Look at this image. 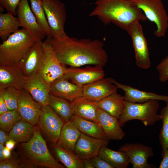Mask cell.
I'll return each mask as SVG.
<instances>
[{
  "mask_svg": "<svg viewBox=\"0 0 168 168\" xmlns=\"http://www.w3.org/2000/svg\"><path fill=\"white\" fill-rule=\"evenodd\" d=\"M45 41L52 46L59 62L72 67L90 65L105 66L108 56L101 40L78 39L67 35L62 38L47 37Z\"/></svg>",
  "mask_w": 168,
  "mask_h": 168,
  "instance_id": "6da1fadb",
  "label": "cell"
},
{
  "mask_svg": "<svg viewBox=\"0 0 168 168\" xmlns=\"http://www.w3.org/2000/svg\"><path fill=\"white\" fill-rule=\"evenodd\" d=\"M89 16H97L106 26L111 23L125 30L131 23L147 19L133 0H97Z\"/></svg>",
  "mask_w": 168,
  "mask_h": 168,
  "instance_id": "7a4b0ae2",
  "label": "cell"
},
{
  "mask_svg": "<svg viewBox=\"0 0 168 168\" xmlns=\"http://www.w3.org/2000/svg\"><path fill=\"white\" fill-rule=\"evenodd\" d=\"M36 41L24 28L11 34L0 44V65H18Z\"/></svg>",
  "mask_w": 168,
  "mask_h": 168,
  "instance_id": "3957f363",
  "label": "cell"
},
{
  "mask_svg": "<svg viewBox=\"0 0 168 168\" xmlns=\"http://www.w3.org/2000/svg\"><path fill=\"white\" fill-rule=\"evenodd\" d=\"M21 147L24 155L34 166L49 168H64L50 153L39 128H35L32 138L29 141L23 143Z\"/></svg>",
  "mask_w": 168,
  "mask_h": 168,
  "instance_id": "277c9868",
  "label": "cell"
},
{
  "mask_svg": "<svg viewBox=\"0 0 168 168\" xmlns=\"http://www.w3.org/2000/svg\"><path fill=\"white\" fill-rule=\"evenodd\" d=\"M160 104L157 100H151L142 103L126 101L124 110L119 119L122 127L128 121L137 119L146 126L152 125L161 120L158 114Z\"/></svg>",
  "mask_w": 168,
  "mask_h": 168,
  "instance_id": "5b68a950",
  "label": "cell"
},
{
  "mask_svg": "<svg viewBox=\"0 0 168 168\" xmlns=\"http://www.w3.org/2000/svg\"><path fill=\"white\" fill-rule=\"evenodd\" d=\"M147 19L156 26L154 35L165 37L168 28V15L161 0H133Z\"/></svg>",
  "mask_w": 168,
  "mask_h": 168,
  "instance_id": "8992f818",
  "label": "cell"
},
{
  "mask_svg": "<svg viewBox=\"0 0 168 168\" xmlns=\"http://www.w3.org/2000/svg\"><path fill=\"white\" fill-rule=\"evenodd\" d=\"M42 2L53 37L63 38L67 35L64 27L67 17L64 4L59 0H42Z\"/></svg>",
  "mask_w": 168,
  "mask_h": 168,
  "instance_id": "52a82bcc",
  "label": "cell"
},
{
  "mask_svg": "<svg viewBox=\"0 0 168 168\" xmlns=\"http://www.w3.org/2000/svg\"><path fill=\"white\" fill-rule=\"evenodd\" d=\"M125 30L132 40L137 66L142 69L149 68L151 65L149 53L141 25L139 21L133 22L128 25Z\"/></svg>",
  "mask_w": 168,
  "mask_h": 168,
  "instance_id": "ba28073f",
  "label": "cell"
},
{
  "mask_svg": "<svg viewBox=\"0 0 168 168\" xmlns=\"http://www.w3.org/2000/svg\"><path fill=\"white\" fill-rule=\"evenodd\" d=\"M44 58L39 71L48 82L50 84L56 80L64 77L67 68L59 61L51 45L45 41L42 42Z\"/></svg>",
  "mask_w": 168,
  "mask_h": 168,
  "instance_id": "9c48e42d",
  "label": "cell"
},
{
  "mask_svg": "<svg viewBox=\"0 0 168 168\" xmlns=\"http://www.w3.org/2000/svg\"><path fill=\"white\" fill-rule=\"evenodd\" d=\"M65 122L48 105L42 106L37 124L49 140L57 143Z\"/></svg>",
  "mask_w": 168,
  "mask_h": 168,
  "instance_id": "30bf717a",
  "label": "cell"
},
{
  "mask_svg": "<svg viewBox=\"0 0 168 168\" xmlns=\"http://www.w3.org/2000/svg\"><path fill=\"white\" fill-rule=\"evenodd\" d=\"M118 151L125 152L129 157L133 168H156L147 162L148 159L154 156L152 148L139 143H126Z\"/></svg>",
  "mask_w": 168,
  "mask_h": 168,
  "instance_id": "8fae6325",
  "label": "cell"
},
{
  "mask_svg": "<svg viewBox=\"0 0 168 168\" xmlns=\"http://www.w3.org/2000/svg\"><path fill=\"white\" fill-rule=\"evenodd\" d=\"M103 67L94 65L84 68L70 67L67 68L64 77L78 85L83 86L104 78Z\"/></svg>",
  "mask_w": 168,
  "mask_h": 168,
  "instance_id": "7c38bea8",
  "label": "cell"
},
{
  "mask_svg": "<svg viewBox=\"0 0 168 168\" xmlns=\"http://www.w3.org/2000/svg\"><path fill=\"white\" fill-rule=\"evenodd\" d=\"M16 15L20 27L29 31L37 41H42L46 36L33 13L28 0L21 1L17 9Z\"/></svg>",
  "mask_w": 168,
  "mask_h": 168,
  "instance_id": "4fadbf2b",
  "label": "cell"
},
{
  "mask_svg": "<svg viewBox=\"0 0 168 168\" xmlns=\"http://www.w3.org/2000/svg\"><path fill=\"white\" fill-rule=\"evenodd\" d=\"M42 106L27 91L19 90L17 110L22 119L33 125L37 124Z\"/></svg>",
  "mask_w": 168,
  "mask_h": 168,
  "instance_id": "5bb4252c",
  "label": "cell"
},
{
  "mask_svg": "<svg viewBox=\"0 0 168 168\" xmlns=\"http://www.w3.org/2000/svg\"><path fill=\"white\" fill-rule=\"evenodd\" d=\"M42 106L48 104L50 84L39 72L26 77L24 88Z\"/></svg>",
  "mask_w": 168,
  "mask_h": 168,
  "instance_id": "9a60e30c",
  "label": "cell"
},
{
  "mask_svg": "<svg viewBox=\"0 0 168 168\" xmlns=\"http://www.w3.org/2000/svg\"><path fill=\"white\" fill-rule=\"evenodd\" d=\"M109 142V140L96 138L81 133L74 152L82 160L89 159L98 156L102 148L107 147Z\"/></svg>",
  "mask_w": 168,
  "mask_h": 168,
  "instance_id": "2e32d148",
  "label": "cell"
},
{
  "mask_svg": "<svg viewBox=\"0 0 168 168\" xmlns=\"http://www.w3.org/2000/svg\"><path fill=\"white\" fill-rule=\"evenodd\" d=\"M42 42H35L18 64L26 77L39 72L41 68L44 58Z\"/></svg>",
  "mask_w": 168,
  "mask_h": 168,
  "instance_id": "e0dca14e",
  "label": "cell"
},
{
  "mask_svg": "<svg viewBox=\"0 0 168 168\" xmlns=\"http://www.w3.org/2000/svg\"><path fill=\"white\" fill-rule=\"evenodd\" d=\"M118 88L110 78H103L82 86L83 97L98 102L117 91Z\"/></svg>",
  "mask_w": 168,
  "mask_h": 168,
  "instance_id": "ac0fdd59",
  "label": "cell"
},
{
  "mask_svg": "<svg viewBox=\"0 0 168 168\" xmlns=\"http://www.w3.org/2000/svg\"><path fill=\"white\" fill-rule=\"evenodd\" d=\"M26 79L18 65H0V90L9 87L20 90L24 88Z\"/></svg>",
  "mask_w": 168,
  "mask_h": 168,
  "instance_id": "d6986e66",
  "label": "cell"
},
{
  "mask_svg": "<svg viewBox=\"0 0 168 168\" xmlns=\"http://www.w3.org/2000/svg\"><path fill=\"white\" fill-rule=\"evenodd\" d=\"M50 93L72 102L83 96L82 86L63 77L50 84Z\"/></svg>",
  "mask_w": 168,
  "mask_h": 168,
  "instance_id": "ffe728a7",
  "label": "cell"
},
{
  "mask_svg": "<svg viewBox=\"0 0 168 168\" xmlns=\"http://www.w3.org/2000/svg\"><path fill=\"white\" fill-rule=\"evenodd\" d=\"M110 80L118 89H120L124 91V95L123 96L126 101L136 103H142L151 100H162L166 103L168 101V96L141 91L130 86L120 83L111 78Z\"/></svg>",
  "mask_w": 168,
  "mask_h": 168,
  "instance_id": "44dd1931",
  "label": "cell"
},
{
  "mask_svg": "<svg viewBox=\"0 0 168 168\" xmlns=\"http://www.w3.org/2000/svg\"><path fill=\"white\" fill-rule=\"evenodd\" d=\"M97 118L101 128L109 140H118L124 138L125 134L116 117L98 108Z\"/></svg>",
  "mask_w": 168,
  "mask_h": 168,
  "instance_id": "7402d4cb",
  "label": "cell"
},
{
  "mask_svg": "<svg viewBox=\"0 0 168 168\" xmlns=\"http://www.w3.org/2000/svg\"><path fill=\"white\" fill-rule=\"evenodd\" d=\"M74 114L100 124L97 118V102L82 96L71 102Z\"/></svg>",
  "mask_w": 168,
  "mask_h": 168,
  "instance_id": "603a6c76",
  "label": "cell"
},
{
  "mask_svg": "<svg viewBox=\"0 0 168 168\" xmlns=\"http://www.w3.org/2000/svg\"><path fill=\"white\" fill-rule=\"evenodd\" d=\"M81 133L71 121H68L64 123L57 143L63 148L74 152Z\"/></svg>",
  "mask_w": 168,
  "mask_h": 168,
  "instance_id": "cb8c5ba5",
  "label": "cell"
},
{
  "mask_svg": "<svg viewBox=\"0 0 168 168\" xmlns=\"http://www.w3.org/2000/svg\"><path fill=\"white\" fill-rule=\"evenodd\" d=\"M126 100L124 96L115 92L97 102L99 108L119 119L125 108Z\"/></svg>",
  "mask_w": 168,
  "mask_h": 168,
  "instance_id": "d4e9b609",
  "label": "cell"
},
{
  "mask_svg": "<svg viewBox=\"0 0 168 168\" xmlns=\"http://www.w3.org/2000/svg\"><path fill=\"white\" fill-rule=\"evenodd\" d=\"M70 121L82 133L96 138L109 140L100 125L94 121L75 114L72 116Z\"/></svg>",
  "mask_w": 168,
  "mask_h": 168,
  "instance_id": "484cf974",
  "label": "cell"
},
{
  "mask_svg": "<svg viewBox=\"0 0 168 168\" xmlns=\"http://www.w3.org/2000/svg\"><path fill=\"white\" fill-rule=\"evenodd\" d=\"M48 105L65 123L74 114L71 102L50 93Z\"/></svg>",
  "mask_w": 168,
  "mask_h": 168,
  "instance_id": "4316f807",
  "label": "cell"
},
{
  "mask_svg": "<svg viewBox=\"0 0 168 168\" xmlns=\"http://www.w3.org/2000/svg\"><path fill=\"white\" fill-rule=\"evenodd\" d=\"M98 156L112 166L114 168H126L130 163L129 157L124 152L115 151L104 147Z\"/></svg>",
  "mask_w": 168,
  "mask_h": 168,
  "instance_id": "83f0119b",
  "label": "cell"
},
{
  "mask_svg": "<svg viewBox=\"0 0 168 168\" xmlns=\"http://www.w3.org/2000/svg\"><path fill=\"white\" fill-rule=\"evenodd\" d=\"M35 128L33 125L21 119L10 131L8 136L16 142H27L32 137Z\"/></svg>",
  "mask_w": 168,
  "mask_h": 168,
  "instance_id": "f1b7e54d",
  "label": "cell"
},
{
  "mask_svg": "<svg viewBox=\"0 0 168 168\" xmlns=\"http://www.w3.org/2000/svg\"><path fill=\"white\" fill-rule=\"evenodd\" d=\"M54 152L58 161L67 168H83V160L73 152L66 149L57 143L54 144Z\"/></svg>",
  "mask_w": 168,
  "mask_h": 168,
  "instance_id": "f546056e",
  "label": "cell"
},
{
  "mask_svg": "<svg viewBox=\"0 0 168 168\" xmlns=\"http://www.w3.org/2000/svg\"><path fill=\"white\" fill-rule=\"evenodd\" d=\"M20 27L18 18L8 13H0V37L4 41L11 34L16 32Z\"/></svg>",
  "mask_w": 168,
  "mask_h": 168,
  "instance_id": "4dcf8cb0",
  "label": "cell"
},
{
  "mask_svg": "<svg viewBox=\"0 0 168 168\" xmlns=\"http://www.w3.org/2000/svg\"><path fill=\"white\" fill-rule=\"evenodd\" d=\"M31 8L40 26L47 38L53 37L43 5L42 0H29Z\"/></svg>",
  "mask_w": 168,
  "mask_h": 168,
  "instance_id": "1f68e13d",
  "label": "cell"
},
{
  "mask_svg": "<svg viewBox=\"0 0 168 168\" xmlns=\"http://www.w3.org/2000/svg\"><path fill=\"white\" fill-rule=\"evenodd\" d=\"M21 119L17 110H9L0 115V128L6 132H9L14 126Z\"/></svg>",
  "mask_w": 168,
  "mask_h": 168,
  "instance_id": "d6a6232c",
  "label": "cell"
},
{
  "mask_svg": "<svg viewBox=\"0 0 168 168\" xmlns=\"http://www.w3.org/2000/svg\"><path fill=\"white\" fill-rule=\"evenodd\" d=\"M166 103V106L161 110L160 114L162 126L159 138L162 149L168 148V101Z\"/></svg>",
  "mask_w": 168,
  "mask_h": 168,
  "instance_id": "836d02e7",
  "label": "cell"
},
{
  "mask_svg": "<svg viewBox=\"0 0 168 168\" xmlns=\"http://www.w3.org/2000/svg\"><path fill=\"white\" fill-rule=\"evenodd\" d=\"M19 90L9 87L0 90L1 95L9 110H17Z\"/></svg>",
  "mask_w": 168,
  "mask_h": 168,
  "instance_id": "e575fe53",
  "label": "cell"
},
{
  "mask_svg": "<svg viewBox=\"0 0 168 168\" xmlns=\"http://www.w3.org/2000/svg\"><path fill=\"white\" fill-rule=\"evenodd\" d=\"M159 80L161 82L168 81V56L166 57L157 66Z\"/></svg>",
  "mask_w": 168,
  "mask_h": 168,
  "instance_id": "d590c367",
  "label": "cell"
},
{
  "mask_svg": "<svg viewBox=\"0 0 168 168\" xmlns=\"http://www.w3.org/2000/svg\"><path fill=\"white\" fill-rule=\"evenodd\" d=\"M22 0H0V7L4 8L7 13L16 15L17 7Z\"/></svg>",
  "mask_w": 168,
  "mask_h": 168,
  "instance_id": "8d00e7d4",
  "label": "cell"
},
{
  "mask_svg": "<svg viewBox=\"0 0 168 168\" xmlns=\"http://www.w3.org/2000/svg\"><path fill=\"white\" fill-rule=\"evenodd\" d=\"M89 159L95 168H114L112 166L98 156Z\"/></svg>",
  "mask_w": 168,
  "mask_h": 168,
  "instance_id": "74e56055",
  "label": "cell"
},
{
  "mask_svg": "<svg viewBox=\"0 0 168 168\" xmlns=\"http://www.w3.org/2000/svg\"><path fill=\"white\" fill-rule=\"evenodd\" d=\"M21 166L16 159L10 157L0 163V168H17Z\"/></svg>",
  "mask_w": 168,
  "mask_h": 168,
  "instance_id": "f35d334b",
  "label": "cell"
},
{
  "mask_svg": "<svg viewBox=\"0 0 168 168\" xmlns=\"http://www.w3.org/2000/svg\"><path fill=\"white\" fill-rule=\"evenodd\" d=\"M161 155L163 159L161 162L159 168H168V148L162 149Z\"/></svg>",
  "mask_w": 168,
  "mask_h": 168,
  "instance_id": "ab89813d",
  "label": "cell"
},
{
  "mask_svg": "<svg viewBox=\"0 0 168 168\" xmlns=\"http://www.w3.org/2000/svg\"><path fill=\"white\" fill-rule=\"evenodd\" d=\"M9 110L7 105L1 95H0V115Z\"/></svg>",
  "mask_w": 168,
  "mask_h": 168,
  "instance_id": "60d3db41",
  "label": "cell"
},
{
  "mask_svg": "<svg viewBox=\"0 0 168 168\" xmlns=\"http://www.w3.org/2000/svg\"><path fill=\"white\" fill-rule=\"evenodd\" d=\"M5 131L1 128L0 130V143L4 144L6 141L10 139Z\"/></svg>",
  "mask_w": 168,
  "mask_h": 168,
  "instance_id": "b9f144b4",
  "label": "cell"
},
{
  "mask_svg": "<svg viewBox=\"0 0 168 168\" xmlns=\"http://www.w3.org/2000/svg\"><path fill=\"white\" fill-rule=\"evenodd\" d=\"M83 168H95L90 159L83 160Z\"/></svg>",
  "mask_w": 168,
  "mask_h": 168,
  "instance_id": "7bdbcfd3",
  "label": "cell"
},
{
  "mask_svg": "<svg viewBox=\"0 0 168 168\" xmlns=\"http://www.w3.org/2000/svg\"><path fill=\"white\" fill-rule=\"evenodd\" d=\"M16 142L13 139L10 138L6 142V147L11 150L13 148Z\"/></svg>",
  "mask_w": 168,
  "mask_h": 168,
  "instance_id": "ee69618b",
  "label": "cell"
},
{
  "mask_svg": "<svg viewBox=\"0 0 168 168\" xmlns=\"http://www.w3.org/2000/svg\"><path fill=\"white\" fill-rule=\"evenodd\" d=\"M3 154L5 159L9 158L11 155L10 150L4 147L3 149Z\"/></svg>",
  "mask_w": 168,
  "mask_h": 168,
  "instance_id": "f6af8a7d",
  "label": "cell"
},
{
  "mask_svg": "<svg viewBox=\"0 0 168 168\" xmlns=\"http://www.w3.org/2000/svg\"><path fill=\"white\" fill-rule=\"evenodd\" d=\"M3 144L0 143V161H2L5 159L3 154V149L4 147Z\"/></svg>",
  "mask_w": 168,
  "mask_h": 168,
  "instance_id": "bcb514c9",
  "label": "cell"
},
{
  "mask_svg": "<svg viewBox=\"0 0 168 168\" xmlns=\"http://www.w3.org/2000/svg\"></svg>",
  "mask_w": 168,
  "mask_h": 168,
  "instance_id": "7dc6e473",
  "label": "cell"
}]
</instances>
